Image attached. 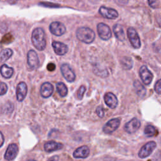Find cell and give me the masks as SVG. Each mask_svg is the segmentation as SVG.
Returning <instances> with one entry per match:
<instances>
[{"mask_svg": "<svg viewBox=\"0 0 161 161\" xmlns=\"http://www.w3.org/2000/svg\"><path fill=\"white\" fill-rule=\"evenodd\" d=\"M31 42L33 46L38 50L42 51L46 47L45 32L42 28H36L31 34Z\"/></svg>", "mask_w": 161, "mask_h": 161, "instance_id": "obj_1", "label": "cell"}, {"mask_svg": "<svg viewBox=\"0 0 161 161\" xmlns=\"http://www.w3.org/2000/svg\"><path fill=\"white\" fill-rule=\"evenodd\" d=\"M76 36L80 41L84 43H91L94 40L95 33L88 27L82 26L77 30Z\"/></svg>", "mask_w": 161, "mask_h": 161, "instance_id": "obj_2", "label": "cell"}, {"mask_svg": "<svg viewBox=\"0 0 161 161\" xmlns=\"http://www.w3.org/2000/svg\"><path fill=\"white\" fill-rule=\"evenodd\" d=\"M127 35L132 47L135 48H139L141 46V42L135 29L133 27H129L127 30Z\"/></svg>", "mask_w": 161, "mask_h": 161, "instance_id": "obj_3", "label": "cell"}, {"mask_svg": "<svg viewBox=\"0 0 161 161\" xmlns=\"http://www.w3.org/2000/svg\"><path fill=\"white\" fill-rule=\"evenodd\" d=\"M156 146H157V144L155 142L153 141L148 142L141 148V149L140 150L138 153V157L141 158H145L148 157L154 150Z\"/></svg>", "mask_w": 161, "mask_h": 161, "instance_id": "obj_4", "label": "cell"}, {"mask_svg": "<svg viewBox=\"0 0 161 161\" xmlns=\"http://www.w3.org/2000/svg\"><path fill=\"white\" fill-rule=\"evenodd\" d=\"M97 31L99 36L103 40H108L111 36V31L108 25L104 23H99L97 25Z\"/></svg>", "mask_w": 161, "mask_h": 161, "instance_id": "obj_5", "label": "cell"}, {"mask_svg": "<svg viewBox=\"0 0 161 161\" xmlns=\"http://www.w3.org/2000/svg\"><path fill=\"white\" fill-rule=\"evenodd\" d=\"M60 71L64 77L69 82H72L75 79V74L68 64H63L60 66Z\"/></svg>", "mask_w": 161, "mask_h": 161, "instance_id": "obj_6", "label": "cell"}, {"mask_svg": "<svg viewBox=\"0 0 161 161\" xmlns=\"http://www.w3.org/2000/svg\"><path fill=\"white\" fill-rule=\"evenodd\" d=\"M140 77L145 85H149L153 79V75L146 65H142L139 70Z\"/></svg>", "mask_w": 161, "mask_h": 161, "instance_id": "obj_7", "label": "cell"}, {"mask_svg": "<svg viewBox=\"0 0 161 161\" xmlns=\"http://www.w3.org/2000/svg\"><path fill=\"white\" fill-rule=\"evenodd\" d=\"M120 125V119L116 118L109 120L103 126V130L106 134H110L118 129Z\"/></svg>", "mask_w": 161, "mask_h": 161, "instance_id": "obj_8", "label": "cell"}, {"mask_svg": "<svg viewBox=\"0 0 161 161\" xmlns=\"http://www.w3.org/2000/svg\"><path fill=\"white\" fill-rule=\"evenodd\" d=\"M49 30L53 35L56 36H61L65 33L66 28L61 22L53 21L49 26Z\"/></svg>", "mask_w": 161, "mask_h": 161, "instance_id": "obj_9", "label": "cell"}, {"mask_svg": "<svg viewBox=\"0 0 161 161\" xmlns=\"http://www.w3.org/2000/svg\"><path fill=\"white\" fill-rule=\"evenodd\" d=\"M27 63L30 68L36 69L39 67L40 61L36 52L33 50H30L27 53Z\"/></svg>", "mask_w": 161, "mask_h": 161, "instance_id": "obj_10", "label": "cell"}, {"mask_svg": "<svg viewBox=\"0 0 161 161\" xmlns=\"http://www.w3.org/2000/svg\"><path fill=\"white\" fill-rule=\"evenodd\" d=\"M99 13L103 17L109 19H114L118 17V13L116 9L106 6H101Z\"/></svg>", "mask_w": 161, "mask_h": 161, "instance_id": "obj_11", "label": "cell"}, {"mask_svg": "<svg viewBox=\"0 0 161 161\" xmlns=\"http://www.w3.org/2000/svg\"><path fill=\"white\" fill-rule=\"evenodd\" d=\"M140 120L136 118H133L125 125L124 129L128 133L131 134L136 132L140 127Z\"/></svg>", "mask_w": 161, "mask_h": 161, "instance_id": "obj_12", "label": "cell"}, {"mask_svg": "<svg viewBox=\"0 0 161 161\" xmlns=\"http://www.w3.org/2000/svg\"><path fill=\"white\" fill-rule=\"evenodd\" d=\"M27 86L26 84L24 82H20L16 86V98L19 102H21L25 98L27 94Z\"/></svg>", "mask_w": 161, "mask_h": 161, "instance_id": "obj_13", "label": "cell"}, {"mask_svg": "<svg viewBox=\"0 0 161 161\" xmlns=\"http://www.w3.org/2000/svg\"><path fill=\"white\" fill-rule=\"evenodd\" d=\"M18 153V147L15 143H11L8 147L4 154V158L8 161L12 160L17 156Z\"/></svg>", "mask_w": 161, "mask_h": 161, "instance_id": "obj_14", "label": "cell"}, {"mask_svg": "<svg viewBox=\"0 0 161 161\" xmlns=\"http://www.w3.org/2000/svg\"><path fill=\"white\" fill-rule=\"evenodd\" d=\"M52 45L55 53L58 55H64L68 52L67 45L62 42L53 41Z\"/></svg>", "mask_w": 161, "mask_h": 161, "instance_id": "obj_15", "label": "cell"}, {"mask_svg": "<svg viewBox=\"0 0 161 161\" xmlns=\"http://www.w3.org/2000/svg\"><path fill=\"white\" fill-rule=\"evenodd\" d=\"M53 92V86L48 82H44L42 84L40 89L41 96L44 98L49 97Z\"/></svg>", "mask_w": 161, "mask_h": 161, "instance_id": "obj_16", "label": "cell"}, {"mask_svg": "<svg viewBox=\"0 0 161 161\" xmlns=\"http://www.w3.org/2000/svg\"><path fill=\"white\" fill-rule=\"evenodd\" d=\"M104 99L105 103L109 108L111 109H114L117 106L118 103V99L113 93L111 92H108L106 93L104 95Z\"/></svg>", "mask_w": 161, "mask_h": 161, "instance_id": "obj_17", "label": "cell"}, {"mask_svg": "<svg viewBox=\"0 0 161 161\" xmlns=\"http://www.w3.org/2000/svg\"><path fill=\"white\" fill-rule=\"evenodd\" d=\"M89 148L86 145L81 146L77 148L73 153V156L76 158H85L89 155Z\"/></svg>", "mask_w": 161, "mask_h": 161, "instance_id": "obj_18", "label": "cell"}, {"mask_svg": "<svg viewBox=\"0 0 161 161\" xmlns=\"http://www.w3.org/2000/svg\"><path fill=\"white\" fill-rule=\"evenodd\" d=\"M64 145L61 143H58L55 141H48L44 144L43 148L45 152H52L62 149Z\"/></svg>", "mask_w": 161, "mask_h": 161, "instance_id": "obj_19", "label": "cell"}, {"mask_svg": "<svg viewBox=\"0 0 161 161\" xmlns=\"http://www.w3.org/2000/svg\"><path fill=\"white\" fill-rule=\"evenodd\" d=\"M113 32L115 36L119 41H124L125 39V34L123 26L119 24H115L113 26Z\"/></svg>", "mask_w": 161, "mask_h": 161, "instance_id": "obj_20", "label": "cell"}, {"mask_svg": "<svg viewBox=\"0 0 161 161\" xmlns=\"http://www.w3.org/2000/svg\"><path fill=\"white\" fill-rule=\"evenodd\" d=\"M14 73V70L12 67H9L6 64H3L1 67V75L6 78V79H9L11 77Z\"/></svg>", "mask_w": 161, "mask_h": 161, "instance_id": "obj_21", "label": "cell"}, {"mask_svg": "<svg viewBox=\"0 0 161 161\" xmlns=\"http://www.w3.org/2000/svg\"><path fill=\"white\" fill-rule=\"evenodd\" d=\"M133 86L135 89L136 94L140 96V97H144L145 95L146 94V89L145 87L140 83V81L138 80H136L133 82Z\"/></svg>", "mask_w": 161, "mask_h": 161, "instance_id": "obj_22", "label": "cell"}, {"mask_svg": "<svg viewBox=\"0 0 161 161\" xmlns=\"http://www.w3.org/2000/svg\"><path fill=\"white\" fill-rule=\"evenodd\" d=\"M120 64L121 67L125 70H130L132 68L133 65V62L131 58L129 57H123L120 60Z\"/></svg>", "mask_w": 161, "mask_h": 161, "instance_id": "obj_23", "label": "cell"}, {"mask_svg": "<svg viewBox=\"0 0 161 161\" xmlns=\"http://www.w3.org/2000/svg\"><path fill=\"white\" fill-rule=\"evenodd\" d=\"M144 133L148 137L155 136L158 135L157 129L152 125H147L144 129Z\"/></svg>", "mask_w": 161, "mask_h": 161, "instance_id": "obj_24", "label": "cell"}, {"mask_svg": "<svg viewBox=\"0 0 161 161\" xmlns=\"http://www.w3.org/2000/svg\"><path fill=\"white\" fill-rule=\"evenodd\" d=\"M56 88H57V91L58 94L61 97H65L67 95L68 89L64 83H63L62 82H59L57 83Z\"/></svg>", "mask_w": 161, "mask_h": 161, "instance_id": "obj_25", "label": "cell"}, {"mask_svg": "<svg viewBox=\"0 0 161 161\" xmlns=\"http://www.w3.org/2000/svg\"><path fill=\"white\" fill-rule=\"evenodd\" d=\"M13 52L11 48H5L1 52L0 59L1 62H3L8 60L13 55Z\"/></svg>", "mask_w": 161, "mask_h": 161, "instance_id": "obj_26", "label": "cell"}, {"mask_svg": "<svg viewBox=\"0 0 161 161\" xmlns=\"http://www.w3.org/2000/svg\"><path fill=\"white\" fill-rule=\"evenodd\" d=\"M86 87L84 86H81L79 89H78V91H77V98L79 99H82V97H83V96H84V94L86 91Z\"/></svg>", "mask_w": 161, "mask_h": 161, "instance_id": "obj_27", "label": "cell"}, {"mask_svg": "<svg viewBox=\"0 0 161 161\" xmlns=\"http://www.w3.org/2000/svg\"><path fill=\"white\" fill-rule=\"evenodd\" d=\"M154 89L157 94H161V79L155 82L154 86Z\"/></svg>", "mask_w": 161, "mask_h": 161, "instance_id": "obj_28", "label": "cell"}, {"mask_svg": "<svg viewBox=\"0 0 161 161\" xmlns=\"http://www.w3.org/2000/svg\"><path fill=\"white\" fill-rule=\"evenodd\" d=\"M0 90H1V92H0V95L1 96H3L4 94H5L8 91V86L6 85V83L1 82V86H0Z\"/></svg>", "mask_w": 161, "mask_h": 161, "instance_id": "obj_29", "label": "cell"}, {"mask_svg": "<svg viewBox=\"0 0 161 161\" xmlns=\"http://www.w3.org/2000/svg\"><path fill=\"white\" fill-rule=\"evenodd\" d=\"M96 114H97V116L99 117V118H103L104 116V110L103 109V108L101 106H97L96 109Z\"/></svg>", "mask_w": 161, "mask_h": 161, "instance_id": "obj_30", "label": "cell"}, {"mask_svg": "<svg viewBox=\"0 0 161 161\" xmlns=\"http://www.w3.org/2000/svg\"><path fill=\"white\" fill-rule=\"evenodd\" d=\"M47 69L49 70V71H53L55 68H56V66L55 65L53 64V63H49L48 65H47Z\"/></svg>", "mask_w": 161, "mask_h": 161, "instance_id": "obj_31", "label": "cell"}, {"mask_svg": "<svg viewBox=\"0 0 161 161\" xmlns=\"http://www.w3.org/2000/svg\"><path fill=\"white\" fill-rule=\"evenodd\" d=\"M148 3L149 5H150L152 8H156L158 7V4H158V2H157V1H148Z\"/></svg>", "mask_w": 161, "mask_h": 161, "instance_id": "obj_32", "label": "cell"}, {"mask_svg": "<svg viewBox=\"0 0 161 161\" xmlns=\"http://www.w3.org/2000/svg\"><path fill=\"white\" fill-rule=\"evenodd\" d=\"M47 161H58V157L57 155L52 156Z\"/></svg>", "mask_w": 161, "mask_h": 161, "instance_id": "obj_33", "label": "cell"}, {"mask_svg": "<svg viewBox=\"0 0 161 161\" xmlns=\"http://www.w3.org/2000/svg\"><path fill=\"white\" fill-rule=\"evenodd\" d=\"M1 147L3 146V143H4V136L3 135L2 133V132H1Z\"/></svg>", "mask_w": 161, "mask_h": 161, "instance_id": "obj_34", "label": "cell"}, {"mask_svg": "<svg viewBox=\"0 0 161 161\" xmlns=\"http://www.w3.org/2000/svg\"><path fill=\"white\" fill-rule=\"evenodd\" d=\"M26 161H36V160H35L34 159H29V160H27Z\"/></svg>", "mask_w": 161, "mask_h": 161, "instance_id": "obj_35", "label": "cell"}]
</instances>
